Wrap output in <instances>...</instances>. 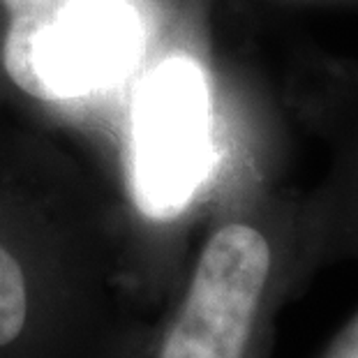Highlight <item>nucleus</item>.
Here are the masks:
<instances>
[{
  "label": "nucleus",
  "instance_id": "423d86ee",
  "mask_svg": "<svg viewBox=\"0 0 358 358\" xmlns=\"http://www.w3.org/2000/svg\"><path fill=\"white\" fill-rule=\"evenodd\" d=\"M324 358H358V310L342 326V331L335 335Z\"/></svg>",
  "mask_w": 358,
  "mask_h": 358
},
{
  "label": "nucleus",
  "instance_id": "20e7f679",
  "mask_svg": "<svg viewBox=\"0 0 358 358\" xmlns=\"http://www.w3.org/2000/svg\"><path fill=\"white\" fill-rule=\"evenodd\" d=\"M326 132L331 173L310 208L317 257L358 262V60L349 58L331 72Z\"/></svg>",
  "mask_w": 358,
  "mask_h": 358
},
{
  "label": "nucleus",
  "instance_id": "39448f33",
  "mask_svg": "<svg viewBox=\"0 0 358 358\" xmlns=\"http://www.w3.org/2000/svg\"><path fill=\"white\" fill-rule=\"evenodd\" d=\"M28 319V289L19 262L0 245V347L21 335Z\"/></svg>",
  "mask_w": 358,
  "mask_h": 358
},
{
  "label": "nucleus",
  "instance_id": "f257e3e1",
  "mask_svg": "<svg viewBox=\"0 0 358 358\" xmlns=\"http://www.w3.org/2000/svg\"><path fill=\"white\" fill-rule=\"evenodd\" d=\"M282 236L259 217L208 236L157 358H257L282 275Z\"/></svg>",
  "mask_w": 358,
  "mask_h": 358
},
{
  "label": "nucleus",
  "instance_id": "f03ea898",
  "mask_svg": "<svg viewBox=\"0 0 358 358\" xmlns=\"http://www.w3.org/2000/svg\"><path fill=\"white\" fill-rule=\"evenodd\" d=\"M141 21L129 0H70L26 21H10L5 72L40 100L102 90L132 70Z\"/></svg>",
  "mask_w": 358,
  "mask_h": 358
},
{
  "label": "nucleus",
  "instance_id": "7ed1b4c3",
  "mask_svg": "<svg viewBox=\"0 0 358 358\" xmlns=\"http://www.w3.org/2000/svg\"><path fill=\"white\" fill-rule=\"evenodd\" d=\"M210 166L208 90L192 58L159 63L132 106V180L148 215L171 217L187 206Z\"/></svg>",
  "mask_w": 358,
  "mask_h": 358
},
{
  "label": "nucleus",
  "instance_id": "0eeeda50",
  "mask_svg": "<svg viewBox=\"0 0 358 358\" xmlns=\"http://www.w3.org/2000/svg\"><path fill=\"white\" fill-rule=\"evenodd\" d=\"M70 3V0H3V5L10 12V21H26L40 14L56 10V7Z\"/></svg>",
  "mask_w": 358,
  "mask_h": 358
}]
</instances>
